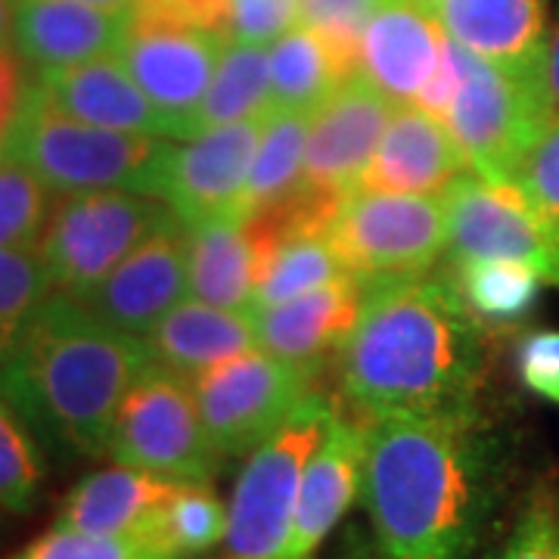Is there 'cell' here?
I'll use <instances>...</instances> for the list:
<instances>
[{
	"label": "cell",
	"instance_id": "ffe728a7",
	"mask_svg": "<svg viewBox=\"0 0 559 559\" xmlns=\"http://www.w3.org/2000/svg\"><path fill=\"white\" fill-rule=\"evenodd\" d=\"M38 84L60 109L81 121L124 134H153L171 140V128L140 91L134 75L116 53L60 69H40Z\"/></svg>",
	"mask_w": 559,
	"mask_h": 559
},
{
	"label": "cell",
	"instance_id": "8992f818",
	"mask_svg": "<svg viewBox=\"0 0 559 559\" xmlns=\"http://www.w3.org/2000/svg\"><path fill=\"white\" fill-rule=\"evenodd\" d=\"M336 404L311 392L277 432L249 454L227 507L230 559H280L293 532L308 460L323 439Z\"/></svg>",
	"mask_w": 559,
	"mask_h": 559
},
{
	"label": "cell",
	"instance_id": "8fae6325",
	"mask_svg": "<svg viewBox=\"0 0 559 559\" xmlns=\"http://www.w3.org/2000/svg\"><path fill=\"white\" fill-rule=\"evenodd\" d=\"M441 202L454 259L520 261L544 283L559 286V221L538 209L513 180L463 171L441 193Z\"/></svg>",
	"mask_w": 559,
	"mask_h": 559
},
{
	"label": "cell",
	"instance_id": "f546056e",
	"mask_svg": "<svg viewBox=\"0 0 559 559\" xmlns=\"http://www.w3.org/2000/svg\"><path fill=\"white\" fill-rule=\"evenodd\" d=\"M460 264V293L466 305L491 320H513L525 314L535 299L544 280L520 261L503 259H476L457 261Z\"/></svg>",
	"mask_w": 559,
	"mask_h": 559
},
{
	"label": "cell",
	"instance_id": "ac0fdd59",
	"mask_svg": "<svg viewBox=\"0 0 559 559\" xmlns=\"http://www.w3.org/2000/svg\"><path fill=\"white\" fill-rule=\"evenodd\" d=\"M463 171L469 165L448 121L407 103L395 109L358 190L441 197Z\"/></svg>",
	"mask_w": 559,
	"mask_h": 559
},
{
	"label": "cell",
	"instance_id": "1f68e13d",
	"mask_svg": "<svg viewBox=\"0 0 559 559\" xmlns=\"http://www.w3.org/2000/svg\"><path fill=\"white\" fill-rule=\"evenodd\" d=\"M342 274H348V271L342 264L336 246L330 242V234L286 242L283 249H277V255L267 261V267L261 274L255 311L296 299L301 293H311Z\"/></svg>",
	"mask_w": 559,
	"mask_h": 559
},
{
	"label": "cell",
	"instance_id": "9c48e42d",
	"mask_svg": "<svg viewBox=\"0 0 559 559\" xmlns=\"http://www.w3.org/2000/svg\"><path fill=\"white\" fill-rule=\"evenodd\" d=\"M318 367L246 352L190 377L209 439L224 460L249 457L314 392Z\"/></svg>",
	"mask_w": 559,
	"mask_h": 559
},
{
	"label": "cell",
	"instance_id": "836d02e7",
	"mask_svg": "<svg viewBox=\"0 0 559 559\" xmlns=\"http://www.w3.org/2000/svg\"><path fill=\"white\" fill-rule=\"evenodd\" d=\"M50 190L22 162L0 159V249L35 252L50 218Z\"/></svg>",
	"mask_w": 559,
	"mask_h": 559
},
{
	"label": "cell",
	"instance_id": "30bf717a",
	"mask_svg": "<svg viewBox=\"0 0 559 559\" xmlns=\"http://www.w3.org/2000/svg\"><path fill=\"white\" fill-rule=\"evenodd\" d=\"M342 264L364 286L426 274L448 249L441 197L355 190L330 227Z\"/></svg>",
	"mask_w": 559,
	"mask_h": 559
},
{
	"label": "cell",
	"instance_id": "4316f807",
	"mask_svg": "<svg viewBox=\"0 0 559 559\" xmlns=\"http://www.w3.org/2000/svg\"><path fill=\"white\" fill-rule=\"evenodd\" d=\"M271 100L267 112H318L340 87L342 72L330 47L305 22L293 25L271 47Z\"/></svg>",
	"mask_w": 559,
	"mask_h": 559
},
{
	"label": "cell",
	"instance_id": "2e32d148",
	"mask_svg": "<svg viewBox=\"0 0 559 559\" xmlns=\"http://www.w3.org/2000/svg\"><path fill=\"white\" fill-rule=\"evenodd\" d=\"M444 38L429 0H380L360 35V75L395 106H407L432 79Z\"/></svg>",
	"mask_w": 559,
	"mask_h": 559
},
{
	"label": "cell",
	"instance_id": "4fadbf2b",
	"mask_svg": "<svg viewBox=\"0 0 559 559\" xmlns=\"http://www.w3.org/2000/svg\"><path fill=\"white\" fill-rule=\"evenodd\" d=\"M261 128L264 116L168 143L143 193L165 202L187 224L234 212L259 150Z\"/></svg>",
	"mask_w": 559,
	"mask_h": 559
},
{
	"label": "cell",
	"instance_id": "603a6c76",
	"mask_svg": "<svg viewBox=\"0 0 559 559\" xmlns=\"http://www.w3.org/2000/svg\"><path fill=\"white\" fill-rule=\"evenodd\" d=\"M178 481L116 463L97 469L66 495L57 525L87 535H150Z\"/></svg>",
	"mask_w": 559,
	"mask_h": 559
},
{
	"label": "cell",
	"instance_id": "8d00e7d4",
	"mask_svg": "<svg viewBox=\"0 0 559 559\" xmlns=\"http://www.w3.org/2000/svg\"><path fill=\"white\" fill-rule=\"evenodd\" d=\"M491 559H559V498L554 491H538L522 507Z\"/></svg>",
	"mask_w": 559,
	"mask_h": 559
},
{
	"label": "cell",
	"instance_id": "44dd1931",
	"mask_svg": "<svg viewBox=\"0 0 559 559\" xmlns=\"http://www.w3.org/2000/svg\"><path fill=\"white\" fill-rule=\"evenodd\" d=\"M128 13L91 7L84 0H16L13 44L40 69L97 60L119 50Z\"/></svg>",
	"mask_w": 559,
	"mask_h": 559
},
{
	"label": "cell",
	"instance_id": "e0dca14e",
	"mask_svg": "<svg viewBox=\"0 0 559 559\" xmlns=\"http://www.w3.org/2000/svg\"><path fill=\"white\" fill-rule=\"evenodd\" d=\"M367 457V419L342 417L340 407L308 460L299 507L280 559H311L360 495Z\"/></svg>",
	"mask_w": 559,
	"mask_h": 559
},
{
	"label": "cell",
	"instance_id": "e575fe53",
	"mask_svg": "<svg viewBox=\"0 0 559 559\" xmlns=\"http://www.w3.org/2000/svg\"><path fill=\"white\" fill-rule=\"evenodd\" d=\"M10 559H171L159 538L150 535H87L53 525L40 538L25 544Z\"/></svg>",
	"mask_w": 559,
	"mask_h": 559
},
{
	"label": "cell",
	"instance_id": "9a60e30c",
	"mask_svg": "<svg viewBox=\"0 0 559 559\" xmlns=\"http://www.w3.org/2000/svg\"><path fill=\"white\" fill-rule=\"evenodd\" d=\"M395 109L399 106L360 72L342 81L311 116L301 180L348 200L360 187Z\"/></svg>",
	"mask_w": 559,
	"mask_h": 559
},
{
	"label": "cell",
	"instance_id": "277c9868",
	"mask_svg": "<svg viewBox=\"0 0 559 559\" xmlns=\"http://www.w3.org/2000/svg\"><path fill=\"white\" fill-rule=\"evenodd\" d=\"M168 143V138L124 134L75 119L35 84L3 153L35 171L44 187L60 197L116 187L143 193Z\"/></svg>",
	"mask_w": 559,
	"mask_h": 559
},
{
	"label": "cell",
	"instance_id": "d4e9b609",
	"mask_svg": "<svg viewBox=\"0 0 559 559\" xmlns=\"http://www.w3.org/2000/svg\"><path fill=\"white\" fill-rule=\"evenodd\" d=\"M190 296L230 311H255L259 261L242 218L224 212L190 224Z\"/></svg>",
	"mask_w": 559,
	"mask_h": 559
},
{
	"label": "cell",
	"instance_id": "7402d4cb",
	"mask_svg": "<svg viewBox=\"0 0 559 559\" xmlns=\"http://www.w3.org/2000/svg\"><path fill=\"white\" fill-rule=\"evenodd\" d=\"M444 35L491 62L540 69L547 66L544 0H429Z\"/></svg>",
	"mask_w": 559,
	"mask_h": 559
},
{
	"label": "cell",
	"instance_id": "52a82bcc",
	"mask_svg": "<svg viewBox=\"0 0 559 559\" xmlns=\"http://www.w3.org/2000/svg\"><path fill=\"white\" fill-rule=\"evenodd\" d=\"M106 457L168 481L197 485H212L224 460L209 439L190 377L153 360L121 399Z\"/></svg>",
	"mask_w": 559,
	"mask_h": 559
},
{
	"label": "cell",
	"instance_id": "7bdbcfd3",
	"mask_svg": "<svg viewBox=\"0 0 559 559\" xmlns=\"http://www.w3.org/2000/svg\"><path fill=\"white\" fill-rule=\"evenodd\" d=\"M138 3H146L165 16H175L197 28H209L230 38V0H138Z\"/></svg>",
	"mask_w": 559,
	"mask_h": 559
},
{
	"label": "cell",
	"instance_id": "74e56055",
	"mask_svg": "<svg viewBox=\"0 0 559 559\" xmlns=\"http://www.w3.org/2000/svg\"><path fill=\"white\" fill-rule=\"evenodd\" d=\"M513 183L528 200L559 221V116L547 121L513 168Z\"/></svg>",
	"mask_w": 559,
	"mask_h": 559
},
{
	"label": "cell",
	"instance_id": "d590c367",
	"mask_svg": "<svg viewBox=\"0 0 559 559\" xmlns=\"http://www.w3.org/2000/svg\"><path fill=\"white\" fill-rule=\"evenodd\" d=\"M377 7L380 0H301L299 22L323 38L345 81L360 72V35Z\"/></svg>",
	"mask_w": 559,
	"mask_h": 559
},
{
	"label": "cell",
	"instance_id": "f35d334b",
	"mask_svg": "<svg viewBox=\"0 0 559 559\" xmlns=\"http://www.w3.org/2000/svg\"><path fill=\"white\" fill-rule=\"evenodd\" d=\"M299 16L301 0H230V40L274 44Z\"/></svg>",
	"mask_w": 559,
	"mask_h": 559
},
{
	"label": "cell",
	"instance_id": "7c38bea8",
	"mask_svg": "<svg viewBox=\"0 0 559 559\" xmlns=\"http://www.w3.org/2000/svg\"><path fill=\"white\" fill-rule=\"evenodd\" d=\"M227 44L230 38L218 32L197 28L146 3H134L128 10L116 57L165 116L171 140H183Z\"/></svg>",
	"mask_w": 559,
	"mask_h": 559
},
{
	"label": "cell",
	"instance_id": "484cf974",
	"mask_svg": "<svg viewBox=\"0 0 559 559\" xmlns=\"http://www.w3.org/2000/svg\"><path fill=\"white\" fill-rule=\"evenodd\" d=\"M267 47L271 44H249V40H230L224 47L218 72L209 84L197 116L187 124L183 140L221 128V124L267 116V100H271V53H267Z\"/></svg>",
	"mask_w": 559,
	"mask_h": 559
},
{
	"label": "cell",
	"instance_id": "60d3db41",
	"mask_svg": "<svg viewBox=\"0 0 559 559\" xmlns=\"http://www.w3.org/2000/svg\"><path fill=\"white\" fill-rule=\"evenodd\" d=\"M520 377L540 399L559 404V333L538 330L520 342Z\"/></svg>",
	"mask_w": 559,
	"mask_h": 559
},
{
	"label": "cell",
	"instance_id": "b9f144b4",
	"mask_svg": "<svg viewBox=\"0 0 559 559\" xmlns=\"http://www.w3.org/2000/svg\"><path fill=\"white\" fill-rule=\"evenodd\" d=\"M460 79H463V47L457 40L444 38V47H441V60L432 72V79L423 84L417 103L419 109L439 116V119H448L451 106H454V97L460 91Z\"/></svg>",
	"mask_w": 559,
	"mask_h": 559
},
{
	"label": "cell",
	"instance_id": "7a4b0ae2",
	"mask_svg": "<svg viewBox=\"0 0 559 559\" xmlns=\"http://www.w3.org/2000/svg\"><path fill=\"white\" fill-rule=\"evenodd\" d=\"M460 286L404 277L364 286L358 326L342 345V389L367 419L476 411L479 326Z\"/></svg>",
	"mask_w": 559,
	"mask_h": 559
},
{
	"label": "cell",
	"instance_id": "3957f363",
	"mask_svg": "<svg viewBox=\"0 0 559 559\" xmlns=\"http://www.w3.org/2000/svg\"><path fill=\"white\" fill-rule=\"evenodd\" d=\"M146 364V342L103 323L84 301L50 293L0 370V395L38 441L103 457L121 399Z\"/></svg>",
	"mask_w": 559,
	"mask_h": 559
},
{
	"label": "cell",
	"instance_id": "5bb4252c",
	"mask_svg": "<svg viewBox=\"0 0 559 559\" xmlns=\"http://www.w3.org/2000/svg\"><path fill=\"white\" fill-rule=\"evenodd\" d=\"M190 296V224L168 212L159 227L84 301L103 323L143 340Z\"/></svg>",
	"mask_w": 559,
	"mask_h": 559
},
{
	"label": "cell",
	"instance_id": "ee69618b",
	"mask_svg": "<svg viewBox=\"0 0 559 559\" xmlns=\"http://www.w3.org/2000/svg\"><path fill=\"white\" fill-rule=\"evenodd\" d=\"M544 81H547V103H550V119L559 116V16L550 40H547V66H544Z\"/></svg>",
	"mask_w": 559,
	"mask_h": 559
},
{
	"label": "cell",
	"instance_id": "83f0119b",
	"mask_svg": "<svg viewBox=\"0 0 559 559\" xmlns=\"http://www.w3.org/2000/svg\"><path fill=\"white\" fill-rule=\"evenodd\" d=\"M314 112H267L261 128L259 150L249 168L240 202L234 215H249L267 202L289 197L305 178L308 131Z\"/></svg>",
	"mask_w": 559,
	"mask_h": 559
},
{
	"label": "cell",
	"instance_id": "5b68a950",
	"mask_svg": "<svg viewBox=\"0 0 559 559\" xmlns=\"http://www.w3.org/2000/svg\"><path fill=\"white\" fill-rule=\"evenodd\" d=\"M168 212L156 197L124 187L60 197L35 249L50 293L87 299Z\"/></svg>",
	"mask_w": 559,
	"mask_h": 559
},
{
	"label": "cell",
	"instance_id": "ba28073f",
	"mask_svg": "<svg viewBox=\"0 0 559 559\" xmlns=\"http://www.w3.org/2000/svg\"><path fill=\"white\" fill-rule=\"evenodd\" d=\"M444 121L469 171L510 180L528 143L550 121L544 72L491 62L463 47V79Z\"/></svg>",
	"mask_w": 559,
	"mask_h": 559
},
{
	"label": "cell",
	"instance_id": "4dcf8cb0",
	"mask_svg": "<svg viewBox=\"0 0 559 559\" xmlns=\"http://www.w3.org/2000/svg\"><path fill=\"white\" fill-rule=\"evenodd\" d=\"M44 488V454L38 436L0 395V510L25 516L38 507Z\"/></svg>",
	"mask_w": 559,
	"mask_h": 559
},
{
	"label": "cell",
	"instance_id": "7dc6e473",
	"mask_svg": "<svg viewBox=\"0 0 559 559\" xmlns=\"http://www.w3.org/2000/svg\"><path fill=\"white\" fill-rule=\"evenodd\" d=\"M3 156H7V153H3V150H0V159H3Z\"/></svg>",
	"mask_w": 559,
	"mask_h": 559
},
{
	"label": "cell",
	"instance_id": "f1b7e54d",
	"mask_svg": "<svg viewBox=\"0 0 559 559\" xmlns=\"http://www.w3.org/2000/svg\"><path fill=\"white\" fill-rule=\"evenodd\" d=\"M153 535L171 559H197L227 538V507L212 485L178 481L162 507Z\"/></svg>",
	"mask_w": 559,
	"mask_h": 559
},
{
	"label": "cell",
	"instance_id": "ab89813d",
	"mask_svg": "<svg viewBox=\"0 0 559 559\" xmlns=\"http://www.w3.org/2000/svg\"><path fill=\"white\" fill-rule=\"evenodd\" d=\"M32 69L35 66L22 57L13 40L0 47V150H7L38 84V72L32 75Z\"/></svg>",
	"mask_w": 559,
	"mask_h": 559
},
{
	"label": "cell",
	"instance_id": "6da1fadb",
	"mask_svg": "<svg viewBox=\"0 0 559 559\" xmlns=\"http://www.w3.org/2000/svg\"><path fill=\"white\" fill-rule=\"evenodd\" d=\"M495 498L476 411L367 419L360 503L382 559H473Z\"/></svg>",
	"mask_w": 559,
	"mask_h": 559
},
{
	"label": "cell",
	"instance_id": "d6a6232c",
	"mask_svg": "<svg viewBox=\"0 0 559 559\" xmlns=\"http://www.w3.org/2000/svg\"><path fill=\"white\" fill-rule=\"evenodd\" d=\"M50 296L44 264L28 249H0V370L20 348L32 318Z\"/></svg>",
	"mask_w": 559,
	"mask_h": 559
},
{
	"label": "cell",
	"instance_id": "cb8c5ba5",
	"mask_svg": "<svg viewBox=\"0 0 559 559\" xmlns=\"http://www.w3.org/2000/svg\"><path fill=\"white\" fill-rule=\"evenodd\" d=\"M143 342L153 364L183 377H197L212 364L255 352L259 326L255 311L215 308L187 296L143 336Z\"/></svg>",
	"mask_w": 559,
	"mask_h": 559
},
{
	"label": "cell",
	"instance_id": "d6986e66",
	"mask_svg": "<svg viewBox=\"0 0 559 559\" xmlns=\"http://www.w3.org/2000/svg\"><path fill=\"white\" fill-rule=\"evenodd\" d=\"M364 283L352 274L323 283L296 299L255 311L259 348L274 358L318 367V360L342 348L358 326Z\"/></svg>",
	"mask_w": 559,
	"mask_h": 559
},
{
	"label": "cell",
	"instance_id": "f6af8a7d",
	"mask_svg": "<svg viewBox=\"0 0 559 559\" xmlns=\"http://www.w3.org/2000/svg\"><path fill=\"white\" fill-rule=\"evenodd\" d=\"M13 20H16V0H0V47L13 40Z\"/></svg>",
	"mask_w": 559,
	"mask_h": 559
},
{
	"label": "cell",
	"instance_id": "bcb514c9",
	"mask_svg": "<svg viewBox=\"0 0 559 559\" xmlns=\"http://www.w3.org/2000/svg\"><path fill=\"white\" fill-rule=\"evenodd\" d=\"M91 7H100V10H112V13H128L138 0H84Z\"/></svg>",
	"mask_w": 559,
	"mask_h": 559
}]
</instances>
